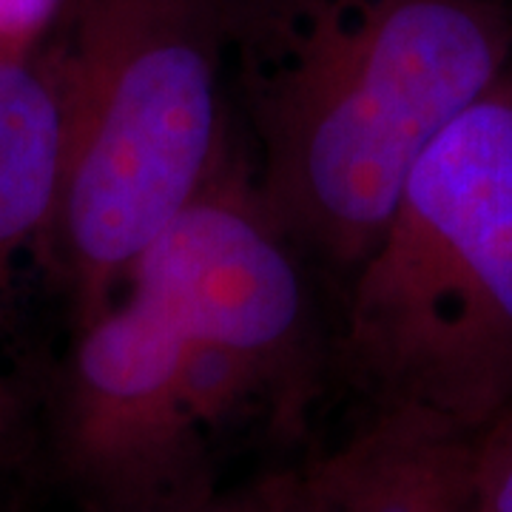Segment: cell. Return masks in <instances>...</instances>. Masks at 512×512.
Returning <instances> with one entry per match:
<instances>
[{
	"instance_id": "cell-7",
	"label": "cell",
	"mask_w": 512,
	"mask_h": 512,
	"mask_svg": "<svg viewBox=\"0 0 512 512\" xmlns=\"http://www.w3.org/2000/svg\"><path fill=\"white\" fill-rule=\"evenodd\" d=\"M60 111L46 57L0 63V311L20 254L43 239L57 194ZM15 424V396L0 376V453Z\"/></svg>"
},
{
	"instance_id": "cell-4",
	"label": "cell",
	"mask_w": 512,
	"mask_h": 512,
	"mask_svg": "<svg viewBox=\"0 0 512 512\" xmlns=\"http://www.w3.org/2000/svg\"><path fill=\"white\" fill-rule=\"evenodd\" d=\"M123 288L165 313L194 356L251 396L293 390L308 339L305 285L256 188L214 174L137 256Z\"/></svg>"
},
{
	"instance_id": "cell-10",
	"label": "cell",
	"mask_w": 512,
	"mask_h": 512,
	"mask_svg": "<svg viewBox=\"0 0 512 512\" xmlns=\"http://www.w3.org/2000/svg\"><path fill=\"white\" fill-rule=\"evenodd\" d=\"M293 476H268L231 493H202L157 512H291Z\"/></svg>"
},
{
	"instance_id": "cell-9",
	"label": "cell",
	"mask_w": 512,
	"mask_h": 512,
	"mask_svg": "<svg viewBox=\"0 0 512 512\" xmlns=\"http://www.w3.org/2000/svg\"><path fill=\"white\" fill-rule=\"evenodd\" d=\"M66 0H0V63L32 60Z\"/></svg>"
},
{
	"instance_id": "cell-1",
	"label": "cell",
	"mask_w": 512,
	"mask_h": 512,
	"mask_svg": "<svg viewBox=\"0 0 512 512\" xmlns=\"http://www.w3.org/2000/svg\"><path fill=\"white\" fill-rule=\"evenodd\" d=\"M512 66V0H345L268 97L259 197L293 239L356 268L453 120Z\"/></svg>"
},
{
	"instance_id": "cell-2",
	"label": "cell",
	"mask_w": 512,
	"mask_h": 512,
	"mask_svg": "<svg viewBox=\"0 0 512 512\" xmlns=\"http://www.w3.org/2000/svg\"><path fill=\"white\" fill-rule=\"evenodd\" d=\"M46 57L60 165L43 239L77 322L220 171V0H66Z\"/></svg>"
},
{
	"instance_id": "cell-8",
	"label": "cell",
	"mask_w": 512,
	"mask_h": 512,
	"mask_svg": "<svg viewBox=\"0 0 512 512\" xmlns=\"http://www.w3.org/2000/svg\"><path fill=\"white\" fill-rule=\"evenodd\" d=\"M473 512H512V396L467 439Z\"/></svg>"
},
{
	"instance_id": "cell-5",
	"label": "cell",
	"mask_w": 512,
	"mask_h": 512,
	"mask_svg": "<svg viewBox=\"0 0 512 512\" xmlns=\"http://www.w3.org/2000/svg\"><path fill=\"white\" fill-rule=\"evenodd\" d=\"M188 402V345L143 293L123 288L80 322L57 447L97 512H157L208 493Z\"/></svg>"
},
{
	"instance_id": "cell-3",
	"label": "cell",
	"mask_w": 512,
	"mask_h": 512,
	"mask_svg": "<svg viewBox=\"0 0 512 512\" xmlns=\"http://www.w3.org/2000/svg\"><path fill=\"white\" fill-rule=\"evenodd\" d=\"M345 359L379 410L467 439L512 396V66L421 157L353 268Z\"/></svg>"
},
{
	"instance_id": "cell-6",
	"label": "cell",
	"mask_w": 512,
	"mask_h": 512,
	"mask_svg": "<svg viewBox=\"0 0 512 512\" xmlns=\"http://www.w3.org/2000/svg\"><path fill=\"white\" fill-rule=\"evenodd\" d=\"M291 512H473L467 436L413 410H379L345 447L293 476Z\"/></svg>"
}]
</instances>
